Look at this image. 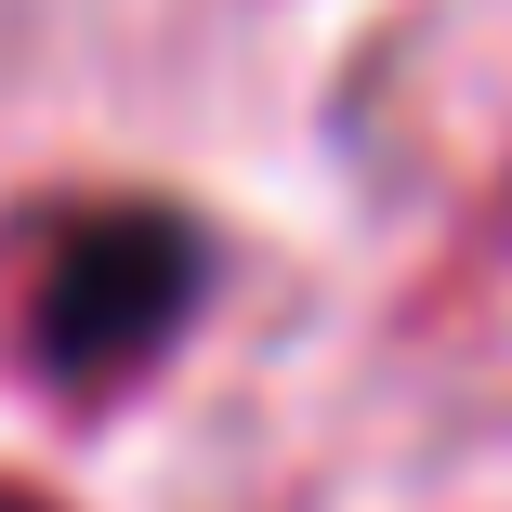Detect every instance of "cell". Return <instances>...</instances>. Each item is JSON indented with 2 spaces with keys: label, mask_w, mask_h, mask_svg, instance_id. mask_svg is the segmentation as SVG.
<instances>
[{
  "label": "cell",
  "mask_w": 512,
  "mask_h": 512,
  "mask_svg": "<svg viewBox=\"0 0 512 512\" xmlns=\"http://www.w3.org/2000/svg\"><path fill=\"white\" fill-rule=\"evenodd\" d=\"M0 512H40V499H27V486H0Z\"/></svg>",
  "instance_id": "7a4b0ae2"
},
{
  "label": "cell",
  "mask_w": 512,
  "mask_h": 512,
  "mask_svg": "<svg viewBox=\"0 0 512 512\" xmlns=\"http://www.w3.org/2000/svg\"><path fill=\"white\" fill-rule=\"evenodd\" d=\"M184 224L171 211H79L53 237V276H40V368L53 381H132L171 329H184Z\"/></svg>",
  "instance_id": "6da1fadb"
}]
</instances>
